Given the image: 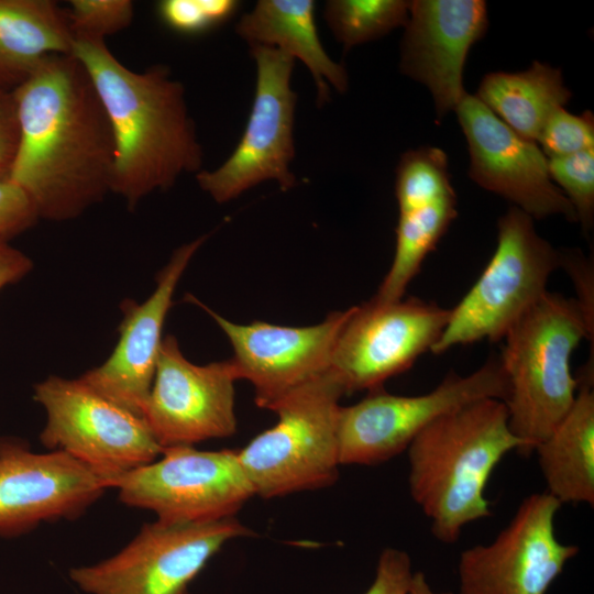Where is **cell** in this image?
<instances>
[{
  "mask_svg": "<svg viewBox=\"0 0 594 594\" xmlns=\"http://www.w3.org/2000/svg\"><path fill=\"white\" fill-rule=\"evenodd\" d=\"M450 309L418 298L353 306L331 355L329 371L345 395L375 391L431 351Z\"/></svg>",
  "mask_w": 594,
  "mask_h": 594,
  "instance_id": "12",
  "label": "cell"
},
{
  "mask_svg": "<svg viewBox=\"0 0 594 594\" xmlns=\"http://www.w3.org/2000/svg\"><path fill=\"white\" fill-rule=\"evenodd\" d=\"M221 328L233 348L232 362L239 380L249 381L258 407L272 410L283 398L328 372L337 338L352 312L330 314L308 327H287L254 321L234 323L195 297Z\"/></svg>",
  "mask_w": 594,
  "mask_h": 594,
  "instance_id": "15",
  "label": "cell"
},
{
  "mask_svg": "<svg viewBox=\"0 0 594 594\" xmlns=\"http://www.w3.org/2000/svg\"><path fill=\"white\" fill-rule=\"evenodd\" d=\"M593 331L574 298L547 292L504 337L498 358L508 386L504 403L526 455L571 408L579 387L571 359L583 340L593 341Z\"/></svg>",
  "mask_w": 594,
  "mask_h": 594,
  "instance_id": "4",
  "label": "cell"
},
{
  "mask_svg": "<svg viewBox=\"0 0 594 594\" xmlns=\"http://www.w3.org/2000/svg\"><path fill=\"white\" fill-rule=\"evenodd\" d=\"M548 170L574 208L576 221L588 233L594 223V147L549 158Z\"/></svg>",
  "mask_w": 594,
  "mask_h": 594,
  "instance_id": "27",
  "label": "cell"
},
{
  "mask_svg": "<svg viewBox=\"0 0 594 594\" xmlns=\"http://www.w3.org/2000/svg\"><path fill=\"white\" fill-rule=\"evenodd\" d=\"M40 220L30 196L10 178L0 179V243H8Z\"/></svg>",
  "mask_w": 594,
  "mask_h": 594,
  "instance_id": "31",
  "label": "cell"
},
{
  "mask_svg": "<svg viewBox=\"0 0 594 594\" xmlns=\"http://www.w3.org/2000/svg\"><path fill=\"white\" fill-rule=\"evenodd\" d=\"M74 35L52 0H0V88L14 90L50 55L72 54Z\"/></svg>",
  "mask_w": 594,
  "mask_h": 594,
  "instance_id": "22",
  "label": "cell"
},
{
  "mask_svg": "<svg viewBox=\"0 0 594 594\" xmlns=\"http://www.w3.org/2000/svg\"><path fill=\"white\" fill-rule=\"evenodd\" d=\"M487 24V7L482 0L410 1L399 68L428 87L438 118L455 110L466 95V57Z\"/></svg>",
  "mask_w": 594,
  "mask_h": 594,
  "instance_id": "19",
  "label": "cell"
},
{
  "mask_svg": "<svg viewBox=\"0 0 594 594\" xmlns=\"http://www.w3.org/2000/svg\"><path fill=\"white\" fill-rule=\"evenodd\" d=\"M312 0H260L235 24V33L249 43L277 48L299 59L316 84L319 107L330 100L329 85L343 94L349 87L345 68L321 44Z\"/></svg>",
  "mask_w": 594,
  "mask_h": 594,
  "instance_id": "20",
  "label": "cell"
},
{
  "mask_svg": "<svg viewBox=\"0 0 594 594\" xmlns=\"http://www.w3.org/2000/svg\"><path fill=\"white\" fill-rule=\"evenodd\" d=\"M20 139L13 92L0 88V179L9 178Z\"/></svg>",
  "mask_w": 594,
  "mask_h": 594,
  "instance_id": "33",
  "label": "cell"
},
{
  "mask_svg": "<svg viewBox=\"0 0 594 594\" xmlns=\"http://www.w3.org/2000/svg\"><path fill=\"white\" fill-rule=\"evenodd\" d=\"M251 55L256 66L255 92L240 142L218 168L196 174L200 189L218 204L266 180H275L284 191L297 183L290 169L297 106L290 85L295 59L260 45L251 46Z\"/></svg>",
  "mask_w": 594,
  "mask_h": 594,
  "instance_id": "11",
  "label": "cell"
},
{
  "mask_svg": "<svg viewBox=\"0 0 594 594\" xmlns=\"http://www.w3.org/2000/svg\"><path fill=\"white\" fill-rule=\"evenodd\" d=\"M507 380L498 359H490L469 375L448 374L432 391L414 396L378 388L359 403L340 408L341 465H376L407 450L430 424L470 403L505 400Z\"/></svg>",
  "mask_w": 594,
  "mask_h": 594,
  "instance_id": "9",
  "label": "cell"
},
{
  "mask_svg": "<svg viewBox=\"0 0 594 594\" xmlns=\"http://www.w3.org/2000/svg\"><path fill=\"white\" fill-rule=\"evenodd\" d=\"M408 594H453L451 592H436L429 585L424 572L416 571L413 574Z\"/></svg>",
  "mask_w": 594,
  "mask_h": 594,
  "instance_id": "36",
  "label": "cell"
},
{
  "mask_svg": "<svg viewBox=\"0 0 594 594\" xmlns=\"http://www.w3.org/2000/svg\"><path fill=\"white\" fill-rule=\"evenodd\" d=\"M560 507L547 492L534 493L492 542L463 550L458 562L460 594H546L579 552L578 546L556 536Z\"/></svg>",
  "mask_w": 594,
  "mask_h": 594,
  "instance_id": "13",
  "label": "cell"
},
{
  "mask_svg": "<svg viewBox=\"0 0 594 594\" xmlns=\"http://www.w3.org/2000/svg\"><path fill=\"white\" fill-rule=\"evenodd\" d=\"M457 216V197L399 212L393 262L373 298L378 301L403 299L427 255Z\"/></svg>",
  "mask_w": 594,
  "mask_h": 594,
  "instance_id": "24",
  "label": "cell"
},
{
  "mask_svg": "<svg viewBox=\"0 0 594 594\" xmlns=\"http://www.w3.org/2000/svg\"><path fill=\"white\" fill-rule=\"evenodd\" d=\"M72 54L88 73L108 117L116 147L111 193L129 209L187 173L201 170L204 153L184 85L168 67L134 72L105 40H74Z\"/></svg>",
  "mask_w": 594,
  "mask_h": 594,
  "instance_id": "2",
  "label": "cell"
},
{
  "mask_svg": "<svg viewBox=\"0 0 594 594\" xmlns=\"http://www.w3.org/2000/svg\"><path fill=\"white\" fill-rule=\"evenodd\" d=\"M20 139L9 178L40 219L81 216L111 193L116 147L92 81L73 54L47 56L12 90Z\"/></svg>",
  "mask_w": 594,
  "mask_h": 594,
  "instance_id": "1",
  "label": "cell"
},
{
  "mask_svg": "<svg viewBox=\"0 0 594 594\" xmlns=\"http://www.w3.org/2000/svg\"><path fill=\"white\" fill-rule=\"evenodd\" d=\"M207 234L176 249L156 277V287L143 302L125 299L118 342L109 358L79 378L97 393L142 417L148 397L163 327L177 284ZM143 418V417H142Z\"/></svg>",
  "mask_w": 594,
  "mask_h": 594,
  "instance_id": "18",
  "label": "cell"
},
{
  "mask_svg": "<svg viewBox=\"0 0 594 594\" xmlns=\"http://www.w3.org/2000/svg\"><path fill=\"white\" fill-rule=\"evenodd\" d=\"M238 0H162L156 12L162 23L182 35H199L231 20Z\"/></svg>",
  "mask_w": 594,
  "mask_h": 594,
  "instance_id": "28",
  "label": "cell"
},
{
  "mask_svg": "<svg viewBox=\"0 0 594 594\" xmlns=\"http://www.w3.org/2000/svg\"><path fill=\"white\" fill-rule=\"evenodd\" d=\"M409 4L404 0H328L323 18L336 40L350 50L405 26Z\"/></svg>",
  "mask_w": 594,
  "mask_h": 594,
  "instance_id": "25",
  "label": "cell"
},
{
  "mask_svg": "<svg viewBox=\"0 0 594 594\" xmlns=\"http://www.w3.org/2000/svg\"><path fill=\"white\" fill-rule=\"evenodd\" d=\"M513 450L526 455L525 443L509 428L505 403L495 398L441 416L411 441L406 450L409 493L436 539L454 543L465 525L492 515L486 485Z\"/></svg>",
  "mask_w": 594,
  "mask_h": 594,
  "instance_id": "3",
  "label": "cell"
},
{
  "mask_svg": "<svg viewBox=\"0 0 594 594\" xmlns=\"http://www.w3.org/2000/svg\"><path fill=\"white\" fill-rule=\"evenodd\" d=\"M537 143L549 158L572 155L594 147V117L591 111L576 116L564 108L544 123Z\"/></svg>",
  "mask_w": 594,
  "mask_h": 594,
  "instance_id": "30",
  "label": "cell"
},
{
  "mask_svg": "<svg viewBox=\"0 0 594 594\" xmlns=\"http://www.w3.org/2000/svg\"><path fill=\"white\" fill-rule=\"evenodd\" d=\"M238 380L230 359L198 365L186 359L174 336L164 337L142 410L162 449L231 437Z\"/></svg>",
  "mask_w": 594,
  "mask_h": 594,
  "instance_id": "14",
  "label": "cell"
},
{
  "mask_svg": "<svg viewBox=\"0 0 594 594\" xmlns=\"http://www.w3.org/2000/svg\"><path fill=\"white\" fill-rule=\"evenodd\" d=\"M33 398L46 415L41 443L84 463L107 485L110 479L146 465L162 453L141 416L103 397L79 377L47 376L34 385Z\"/></svg>",
  "mask_w": 594,
  "mask_h": 594,
  "instance_id": "8",
  "label": "cell"
},
{
  "mask_svg": "<svg viewBox=\"0 0 594 594\" xmlns=\"http://www.w3.org/2000/svg\"><path fill=\"white\" fill-rule=\"evenodd\" d=\"M413 574L408 553L386 548L380 554L374 580L364 594H408Z\"/></svg>",
  "mask_w": 594,
  "mask_h": 594,
  "instance_id": "32",
  "label": "cell"
},
{
  "mask_svg": "<svg viewBox=\"0 0 594 594\" xmlns=\"http://www.w3.org/2000/svg\"><path fill=\"white\" fill-rule=\"evenodd\" d=\"M66 14L74 40H105L132 23L134 3L131 0H72Z\"/></svg>",
  "mask_w": 594,
  "mask_h": 594,
  "instance_id": "29",
  "label": "cell"
},
{
  "mask_svg": "<svg viewBox=\"0 0 594 594\" xmlns=\"http://www.w3.org/2000/svg\"><path fill=\"white\" fill-rule=\"evenodd\" d=\"M395 195L399 212L457 197L446 153L436 146L404 153L396 168Z\"/></svg>",
  "mask_w": 594,
  "mask_h": 594,
  "instance_id": "26",
  "label": "cell"
},
{
  "mask_svg": "<svg viewBox=\"0 0 594 594\" xmlns=\"http://www.w3.org/2000/svg\"><path fill=\"white\" fill-rule=\"evenodd\" d=\"M32 268L33 262L25 253L0 243V290L22 279Z\"/></svg>",
  "mask_w": 594,
  "mask_h": 594,
  "instance_id": "35",
  "label": "cell"
},
{
  "mask_svg": "<svg viewBox=\"0 0 594 594\" xmlns=\"http://www.w3.org/2000/svg\"><path fill=\"white\" fill-rule=\"evenodd\" d=\"M579 378L575 399L535 450L547 493L562 504H594L593 367Z\"/></svg>",
  "mask_w": 594,
  "mask_h": 594,
  "instance_id": "21",
  "label": "cell"
},
{
  "mask_svg": "<svg viewBox=\"0 0 594 594\" xmlns=\"http://www.w3.org/2000/svg\"><path fill=\"white\" fill-rule=\"evenodd\" d=\"M571 96L561 70L540 62L519 73L487 74L475 95L512 130L536 143L548 118Z\"/></svg>",
  "mask_w": 594,
  "mask_h": 594,
  "instance_id": "23",
  "label": "cell"
},
{
  "mask_svg": "<svg viewBox=\"0 0 594 594\" xmlns=\"http://www.w3.org/2000/svg\"><path fill=\"white\" fill-rule=\"evenodd\" d=\"M342 386L328 370L273 409L275 426L238 450L254 495L273 498L332 485L339 476Z\"/></svg>",
  "mask_w": 594,
  "mask_h": 594,
  "instance_id": "5",
  "label": "cell"
},
{
  "mask_svg": "<svg viewBox=\"0 0 594 594\" xmlns=\"http://www.w3.org/2000/svg\"><path fill=\"white\" fill-rule=\"evenodd\" d=\"M108 486L124 505L166 522L233 517L254 496L235 450L194 446L164 448L155 461L110 479Z\"/></svg>",
  "mask_w": 594,
  "mask_h": 594,
  "instance_id": "10",
  "label": "cell"
},
{
  "mask_svg": "<svg viewBox=\"0 0 594 594\" xmlns=\"http://www.w3.org/2000/svg\"><path fill=\"white\" fill-rule=\"evenodd\" d=\"M468 141L470 177L514 204L532 219L561 215L576 222L571 202L551 180L548 160L496 117L479 98L466 94L455 108Z\"/></svg>",
  "mask_w": 594,
  "mask_h": 594,
  "instance_id": "16",
  "label": "cell"
},
{
  "mask_svg": "<svg viewBox=\"0 0 594 594\" xmlns=\"http://www.w3.org/2000/svg\"><path fill=\"white\" fill-rule=\"evenodd\" d=\"M106 480L61 451L0 443V535L75 519L108 490Z\"/></svg>",
  "mask_w": 594,
  "mask_h": 594,
  "instance_id": "17",
  "label": "cell"
},
{
  "mask_svg": "<svg viewBox=\"0 0 594 594\" xmlns=\"http://www.w3.org/2000/svg\"><path fill=\"white\" fill-rule=\"evenodd\" d=\"M497 245L482 274L450 309L448 323L431 349L442 354L457 345L497 342L548 290L561 252L540 237L534 219L510 207L497 224Z\"/></svg>",
  "mask_w": 594,
  "mask_h": 594,
  "instance_id": "6",
  "label": "cell"
},
{
  "mask_svg": "<svg viewBox=\"0 0 594 594\" xmlns=\"http://www.w3.org/2000/svg\"><path fill=\"white\" fill-rule=\"evenodd\" d=\"M254 532L235 516L204 522L143 525L113 556L70 569L86 594H189V586L230 540Z\"/></svg>",
  "mask_w": 594,
  "mask_h": 594,
  "instance_id": "7",
  "label": "cell"
},
{
  "mask_svg": "<svg viewBox=\"0 0 594 594\" xmlns=\"http://www.w3.org/2000/svg\"><path fill=\"white\" fill-rule=\"evenodd\" d=\"M573 279L578 297L574 298L587 320L594 324L593 310V267L582 254L561 252V264Z\"/></svg>",
  "mask_w": 594,
  "mask_h": 594,
  "instance_id": "34",
  "label": "cell"
}]
</instances>
